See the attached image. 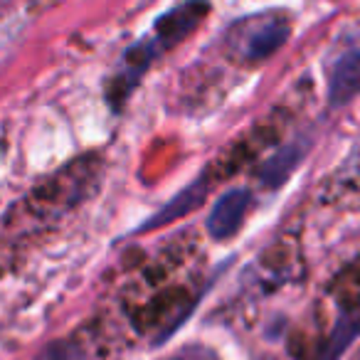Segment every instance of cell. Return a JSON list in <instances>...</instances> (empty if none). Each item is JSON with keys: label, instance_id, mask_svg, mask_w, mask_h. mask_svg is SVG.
Segmentation results:
<instances>
[{"label": "cell", "instance_id": "cell-1", "mask_svg": "<svg viewBox=\"0 0 360 360\" xmlns=\"http://www.w3.org/2000/svg\"><path fill=\"white\" fill-rule=\"evenodd\" d=\"M210 11L205 0H188L183 6H178L175 11L165 13L153 27V35L146 42L134 45L126 52V65H129V75H141L150 62L155 60V55L170 50L175 42H180L193 27L200 25V20L205 18V13Z\"/></svg>", "mask_w": 360, "mask_h": 360}, {"label": "cell", "instance_id": "cell-2", "mask_svg": "<svg viewBox=\"0 0 360 360\" xmlns=\"http://www.w3.org/2000/svg\"><path fill=\"white\" fill-rule=\"evenodd\" d=\"M291 35V25L284 15L266 13V15H252L232 27L230 42L247 62H262L279 52Z\"/></svg>", "mask_w": 360, "mask_h": 360}, {"label": "cell", "instance_id": "cell-3", "mask_svg": "<svg viewBox=\"0 0 360 360\" xmlns=\"http://www.w3.org/2000/svg\"><path fill=\"white\" fill-rule=\"evenodd\" d=\"M250 205L252 195L245 188H235V191H227L225 195H220V200L215 202L212 212L207 215V232H210L212 240L225 242L235 237L240 227L245 225Z\"/></svg>", "mask_w": 360, "mask_h": 360}, {"label": "cell", "instance_id": "cell-4", "mask_svg": "<svg viewBox=\"0 0 360 360\" xmlns=\"http://www.w3.org/2000/svg\"><path fill=\"white\" fill-rule=\"evenodd\" d=\"M360 94V45L348 47L333 60L328 70V104L345 106Z\"/></svg>", "mask_w": 360, "mask_h": 360}, {"label": "cell", "instance_id": "cell-5", "mask_svg": "<svg viewBox=\"0 0 360 360\" xmlns=\"http://www.w3.org/2000/svg\"><path fill=\"white\" fill-rule=\"evenodd\" d=\"M205 195H207L205 180H198V183L188 186L186 191H180L178 195H175L170 202H165V205L160 207V210L155 212V215L150 217L148 222H143V225H141V230H153V227H163V225H168V222L180 220V217L191 215L193 210H198V207H200L202 202H205Z\"/></svg>", "mask_w": 360, "mask_h": 360}, {"label": "cell", "instance_id": "cell-6", "mask_svg": "<svg viewBox=\"0 0 360 360\" xmlns=\"http://www.w3.org/2000/svg\"><path fill=\"white\" fill-rule=\"evenodd\" d=\"M304 153L306 148L301 143H286L281 146L279 150H276L274 155H269V158L262 163L259 168V180L264 183L266 188H279L284 186L286 180H289V175L294 173L296 168H299V163L304 160Z\"/></svg>", "mask_w": 360, "mask_h": 360}, {"label": "cell", "instance_id": "cell-7", "mask_svg": "<svg viewBox=\"0 0 360 360\" xmlns=\"http://www.w3.org/2000/svg\"><path fill=\"white\" fill-rule=\"evenodd\" d=\"M168 360H220V358H215L212 353H205V350H188V353H180Z\"/></svg>", "mask_w": 360, "mask_h": 360}]
</instances>
